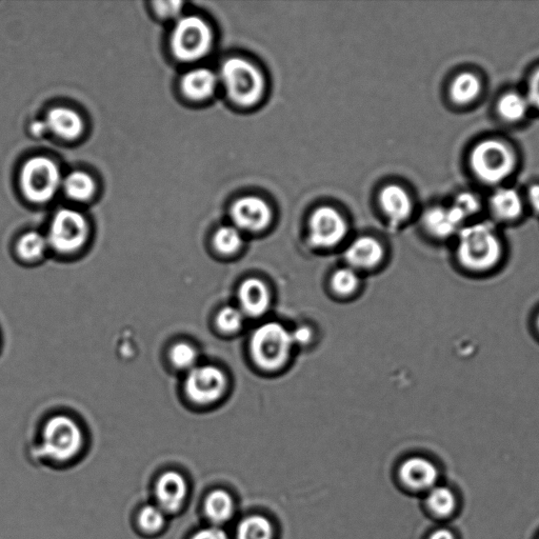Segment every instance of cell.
Segmentation results:
<instances>
[{"label": "cell", "instance_id": "f546056e", "mask_svg": "<svg viewBox=\"0 0 539 539\" xmlns=\"http://www.w3.org/2000/svg\"><path fill=\"white\" fill-rule=\"evenodd\" d=\"M244 312L235 307H226L218 313L216 325L225 333H234L241 329L245 322Z\"/></svg>", "mask_w": 539, "mask_h": 539}, {"label": "cell", "instance_id": "30bf717a", "mask_svg": "<svg viewBox=\"0 0 539 539\" xmlns=\"http://www.w3.org/2000/svg\"><path fill=\"white\" fill-rule=\"evenodd\" d=\"M347 231L345 218L331 207L318 208L310 218L309 238L315 247H335L344 241Z\"/></svg>", "mask_w": 539, "mask_h": 539}, {"label": "cell", "instance_id": "4fadbf2b", "mask_svg": "<svg viewBox=\"0 0 539 539\" xmlns=\"http://www.w3.org/2000/svg\"><path fill=\"white\" fill-rule=\"evenodd\" d=\"M188 493L187 483L181 474L167 472L158 479L156 496L162 509L176 512L182 508Z\"/></svg>", "mask_w": 539, "mask_h": 539}, {"label": "cell", "instance_id": "d6a6232c", "mask_svg": "<svg viewBox=\"0 0 539 539\" xmlns=\"http://www.w3.org/2000/svg\"><path fill=\"white\" fill-rule=\"evenodd\" d=\"M454 207L461 211L467 218L477 212L479 202L473 194L462 193L457 196Z\"/></svg>", "mask_w": 539, "mask_h": 539}, {"label": "cell", "instance_id": "4316f807", "mask_svg": "<svg viewBox=\"0 0 539 539\" xmlns=\"http://www.w3.org/2000/svg\"><path fill=\"white\" fill-rule=\"evenodd\" d=\"M213 244L215 249L221 254H234L243 246L241 230L233 226L222 227L215 233Z\"/></svg>", "mask_w": 539, "mask_h": 539}, {"label": "cell", "instance_id": "f35d334b", "mask_svg": "<svg viewBox=\"0 0 539 539\" xmlns=\"http://www.w3.org/2000/svg\"><path fill=\"white\" fill-rule=\"evenodd\" d=\"M31 132L35 136H43L44 134H46L49 131H48L46 122L45 121H39V122H34L31 125Z\"/></svg>", "mask_w": 539, "mask_h": 539}, {"label": "cell", "instance_id": "8992f818", "mask_svg": "<svg viewBox=\"0 0 539 539\" xmlns=\"http://www.w3.org/2000/svg\"><path fill=\"white\" fill-rule=\"evenodd\" d=\"M62 185L61 171L48 157H32L23 167L21 187L28 201L32 203L50 202Z\"/></svg>", "mask_w": 539, "mask_h": 539}, {"label": "cell", "instance_id": "9c48e42d", "mask_svg": "<svg viewBox=\"0 0 539 539\" xmlns=\"http://www.w3.org/2000/svg\"><path fill=\"white\" fill-rule=\"evenodd\" d=\"M226 387V375L212 365H197L187 372L184 383V391L190 402L199 406L216 403L224 395Z\"/></svg>", "mask_w": 539, "mask_h": 539}, {"label": "cell", "instance_id": "8fae6325", "mask_svg": "<svg viewBox=\"0 0 539 539\" xmlns=\"http://www.w3.org/2000/svg\"><path fill=\"white\" fill-rule=\"evenodd\" d=\"M231 215L238 230L258 232L266 229L272 221V212L262 198L246 196L233 205Z\"/></svg>", "mask_w": 539, "mask_h": 539}, {"label": "cell", "instance_id": "ab89813d", "mask_svg": "<svg viewBox=\"0 0 539 539\" xmlns=\"http://www.w3.org/2000/svg\"><path fill=\"white\" fill-rule=\"evenodd\" d=\"M429 539H454V535L449 530L441 529L432 533Z\"/></svg>", "mask_w": 539, "mask_h": 539}, {"label": "cell", "instance_id": "ba28073f", "mask_svg": "<svg viewBox=\"0 0 539 539\" xmlns=\"http://www.w3.org/2000/svg\"><path fill=\"white\" fill-rule=\"evenodd\" d=\"M470 162L476 176L487 184L503 182L512 173L515 164L510 148L497 141L478 144L471 153Z\"/></svg>", "mask_w": 539, "mask_h": 539}, {"label": "cell", "instance_id": "484cf974", "mask_svg": "<svg viewBox=\"0 0 539 539\" xmlns=\"http://www.w3.org/2000/svg\"><path fill=\"white\" fill-rule=\"evenodd\" d=\"M528 108V99L516 93L506 94L498 103L499 114L508 122L521 121Z\"/></svg>", "mask_w": 539, "mask_h": 539}, {"label": "cell", "instance_id": "3957f363", "mask_svg": "<svg viewBox=\"0 0 539 539\" xmlns=\"http://www.w3.org/2000/svg\"><path fill=\"white\" fill-rule=\"evenodd\" d=\"M293 346L291 332L281 324L267 323L255 330L250 348L258 367L274 371L286 364Z\"/></svg>", "mask_w": 539, "mask_h": 539}, {"label": "cell", "instance_id": "d4e9b609", "mask_svg": "<svg viewBox=\"0 0 539 539\" xmlns=\"http://www.w3.org/2000/svg\"><path fill=\"white\" fill-rule=\"evenodd\" d=\"M273 536V526L261 515L247 517L237 529V539H273Z\"/></svg>", "mask_w": 539, "mask_h": 539}, {"label": "cell", "instance_id": "6da1fadb", "mask_svg": "<svg viewBox=\"0 0 539 539\" xmlns=\"http://www.w3.org/2000/svg\"><path fill=\"white\" fill-rule=\"evenodd\" d=\"M504 248L501 239L488 224H477L459 232L456 258L459 265L473 273L494 270L502 263Z\"/></svg>", "mask_w": 539, "mask_h": 539}, {"label": "cell", "instance_id": "1f68e13d", "mask_svg": "<svg viewBox=\"0 0 539 539\" xmlns=\"http://www.w3.org/2000/svg\"><path fill=\"white\" fill-rule=\"evenodd\" d=\"M164 525L165 515L159 508L147 506L139 514V526L148 533L158 532Z\"/></svg>", "mask_w": 539, "mask_h": 539}, {"label": "cell", "instance_id": "e0dca14e", "mask_svg": "<svg viewBox=\"0 0 539 539\" xmlns=\"http://www.w3.org/2000/svg\"><path fill=\"white\" fill-rule=\"evenodd\" d=\"M49 132L56 136L73 141L84 131V121L81 115L69 109L58 107L52 109L45 119Z\"/></svg>", "mask_w": 539, "mask_h": 539}, {"label": "cell", "instance_id": "ac0fdd59", "mask_svg": "<svg viewBox=\"0 0 539 539\" xmlns=\"http://www.w3.org/2000/svg\"><path fill=\"white\" fill-rule=\"evenodd\" d=\"M379 203L386 215L395 224L403 223L412 212V202L408 193L401 187L391 185L379 195Z\"/></svg>", "mask_w": 539, "mask_h": 539}, {"label": "cell", "instance_id": "603a6c76", "mask_svg": "<svg viewBox=\"0 0 539 539\" xmlns=\"http://www.w3.org/2000/svg\"><path fill=\"white\" fill-rule=\"evenodd\" d=\"M233 510V499L228 492L216 490L207 497L205 511L212 523H226L231 518Z\"/></svg>", "mask_w": 539, "mask_h": 539}, {"label": "cell", "instance_id": "ffe728a7", "mask_svg": "<svg viewBox=\"0 0 539 539\" xmlns=\"http://www.w3.org/2000/svg\"><path fill=\"white\" fill-rule=\"evenodd\" d=\"M490 205L494 215L502 221H513L523 210L521 197L512 189L496 191L491 197Z\"/></svg>", "mask_w": 539, "mask_h": 539}, {"label": "cell", "instance_id": "d6986e66", "mask_svg": "<svg viewBox=\"0 0 539 539\" xmlns=\"http://www.w3.org/2000/svg\"><path fill=\"white\" fill-rule=\"evenodd\" d=\"M216 87V75L204 68L190 71L182 81V90L192 101H205L213 95Z\"/></svg>", "mask_w": 539, "mask_h": 539}, {"label": "cell", "instance_id": "60d3db41", "mask_svg": "<svg viewBox=\"0 0 539 539\" xmlns=\"http://www.w3.org/2000/svg\"><path fill=\"white\" fill-rule=\"evenodd\" d=\"M536 328H537V331L539 333V313H538V315L536 317Z\"/></svg>", "mask_w": 539, "mask_h": 539}, {"label": "cell", "instance_id": "8d00e7d4", "mask_svg": "<svg viewBox=\"0 0 539 539\" xmlns=\"http://www.w3.org/2000/svg\"><path fill=\"white\" fill-rule=\"evenodd\" d=\"M192 539H229L226 532L219 528H207L197 532Z\"/></svg>", "mask_w": 539, "mask_h": 539}, {"label": "cell", "instance_id": "74e56055", "mask_svg": "<svg viewBox=\"0 0 539 539\" xmlns=\"http://www.w3.org/2000/svg\"><path fill=\"white\" fill-rule=\"evenodd\" d=\"M529 198L532 207L539 213V185H535L530 189Z\"/></svg>", "mask_w": 539, "mask_h": 539}, {"label": "cell", "instance_id": "836d02e7", "mask_svg": "<svg viewBox=\"0 0 539 539\" xmlns=\"http://www.w3.org/2000/svg\"><path fill=\"white\" fill-rule=\"evenodd\" d=\"M156 13L165 18L172 19L181 15L183 11L182 2H156L154 3Z\"/></svg>", "mask_w": 539, "mask_h": 539}, {"label": "cell", "instance_id": "52a82bcc", "mask_svg": "<svg viewBox=\"0 0 539 539\" xmlns=\"http://www.w3.org/2000/svg\"><path fill=\"white\" fill-rule=\"evenodd\" d=\"M44 452L56 461L66 462L81 451L84 436L81 427L67 415L49 419L44 429Z\"/></svg>", "mask_w": 539, "mask_h": 539}, {"label": "cell", "instance_id": "2e32d148", "mask_svg": "<svg viewBox=\"0 0 539 539\" xmlns=\"http://www.w3.org/2000/svg\"><path fill=\"white\" fill-rule=\"evenodd\" d=\"M466 217L457 208H433L426 212L423 223L426 230L437 238H447L453 235L463 224Z\"/></svg>", "mask_w": 539, "mask_h": 539}, {"label": "cell", "instance_id": "5bb4252c", "mask_svg": "<svg viewBox=\"0 0 539 539\" xmlns=\"http://www.w3.org/2000/svg\"><path fill=\"white\" fill-rule=\"evenodd\" d=\"M384 248L370 236L359 237L348 247L345 253L347 262L356 269H371L382 262Z\"/></svg>", "mask_w": 539, "mask_h": 539}, {"label": "cell", "instance_id": "e575fe53", "mask_svg": "<svg viewBox=\"0 0 539 539\" xmlns=\"http://www.w3.org/2000/svg\"><path fill=\"white\" fill-rule=\"evenodd\" d=\"M291 337L294 345H306L311 342L312 331L308 327H299L291 332Z\"/></svg>", "mask_w": 539, "mask_h": 539}, {"label": "cell", "instance_id": "f1b7e54d", "mask_svg": "<svg viewBox=\"0 0 539 539\" xmlns=\"http://www.w3.org/2000/svg\"><path fill=\"white\" fill-rule=\"evenodd\" d=\"M430 510L438 516H448L455 508V497L446 487H434L430 490L428 499Z\"/></svg>", "mask_w": 539, "mask_h": 539}, {"label": "cell", "instance_id": "9a60e30c", "mask_svg": "<svg viewBox=\"0 0 539 539\" xmlns=\"http://www.w3.org/2000/svg\"><path fill=\"white\" fill-rule=\"evenodd\" d=\"M401 477L405 485L414 490L434 488L438 471L433 463L423 457H412L401 468Z\"/></svg>", "mask_w": 539, "mask_h": 539}, {"label": "cell", "instance_id": "4dcf8cb0", "mask_svg": "<svg viewBox=\"0 0 539 539\" xmlns=\"http://www.w3.org/2000/svg\"><path fill=\"white\" fill-rule=\"evenodd\" d=\"M331 283L337 294L349 295L358 288L359 277L353 268L339 269L334 273Z\"/></svg>", "mask_w": 539, "mask_h": 539}, {"label": "cell", "instance_id": "cb8c5ba5", "mask_svg": "<svg viewBox=\"0 0 539 539\" xmlns=\"http://www.w3.org/2000/svg\"><path fill=\"white\" fill-rule=\"evenodd\" d=\"M481 92V83L471 73L458 75L451 86V97L458 105L472 103Z\"/></svg>", "mask_w": 539, "mask_h": 539}, {"label": "cell", "instance_id": "5b68a950", "mask_svg": "<svg viewBox=\"0 0 539 539\" xmlns=\"http://www.w3.org/2000/svg\"><path fill=\"white\" fill-rule=\"evenodd\" d=\"M90 228L86 217L75 210H59L53 217L47 239L50 249L58 254L72 255L89 241Z\"/></svg>", "mask_w": 539, "mask_h": 539}, {"label": "cell", "instance_id": "7402d4cb", "mask_svg": "<svg viewBox=\"0 0 539 539\" xmlns=\"http://www.w3.org/2000/svg\"><path fill=\"white\" fill-rule=\"evenodd\" d=\"M67 196L76 202H86L96 190L94 179L82 171L70 173L63 181Z\"/></svg>", "mask_w": 539, "mask_h": 539}, {"label": "cell", "instance_id": "44dd1931", "mask_svg": "<svg viewBox=\"0 0 539 539\" xmlns=\"http://www.w3.org/2000/svg\"><path fill=\"white\" fill-rule=\"evenodd\" d=\"M49 249L47 236L36 231L23 235L16 246L18 256L30 264L41 262Z\"/></svg>", "mask_w": 539, "mask_h": 539}, {"label": "cell", "instance_id": "277c9868", "mask_svg": "<svg viewBox=\"0 0 539 539\" xmlns=\"http://www.w3.org/2000/svg\"><path fill=\"white\" fill-rule=\"evenodd\" d=\"M212 44L213 33L204 19L198 16L178 19L171 36L172 53L178 61H199L208 54Z\"/></svg>", "mask_w": 539, "mask_h": 539}, {"label": "cell", "instance_id": "7a4b0ae2", "mask_svg": "<svg viewBox=\"0 0 539 539\" xmlns=\"http://www.w3.org/2000/svg\"><path fill=\"white\" fill-rule=\"evenodd\" d=\"M221 78L235 104L251 107L261 101L265 91L264 77L246 59L230 58L222 67Z\"/></svg>", "mask_w": 539, "mask_h": 539}, {"label": "cell", "instance_id": "7c38bea8", "mask_svg": "<svg viewBox=\"0 0 539 539\" xmlns=\"http://www.w3.org/2000/svg\"><path fill=\"white\" fill-rule=\"evenodd\" d=\"M239 309L245 315L259 317L270 307V293L266 284L257 278H249L238 290Z\"/></svg>", "mask_w": 539, "mask_h": 539}, {"label": "cell", "instance_id": "d590c367", "mask_svg": "<svg viewBox=\"0 0 539 539\" xmlns=\"http://www.w3.org/2000/svg\"><path fill=\"white\" fill-rule=\"evenodd\" d=\"M529 104L539 108V70L532 76L528 94Z\"/></svg>", "mask_w": 539, "mask_h": 539}, {"label": "cell", "instance_id": "83f0119b", "mask_svg": "<svg viewBox=\"0 0 539 539\" xmlns=\"http://www.w3.org/2000/svg\"><path fill=\"white\" fill-rule=\"evenodd\" d=\"M169 358L176 370L189 372L197 366L198 351L193 345L181 342L171 348Z\"/></svg>", "mask_w": 539, "mask_h": 539}]
</instances>
